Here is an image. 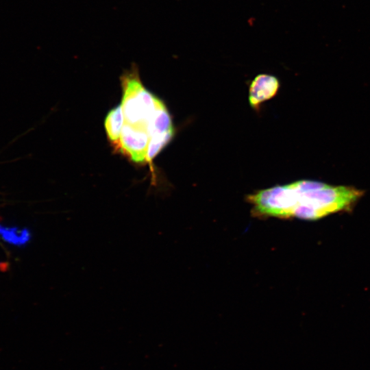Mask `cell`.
I'll use <instances>...</instances> for the list:
<instances>
[{"label": "cell", "mask_w": 370, "mask_h": 370, "mask_svg": "<svg viewBox=\"0 0 370 370\" xmlns=\"http://www.w3.org/2000/svg\"><path fill=\"white\" fill-rule=\"evenodd\" d=\"M0 234L4 240L13 244L21 245L29 241L30 234L27 230L17 229H7L0 227Z\"/></svg>", "instance_id": "8992f818"}, {"label": "cell", "mask_w": 370, "mask_h": 370, "mask_svg": "<svg viewBox=\"0 0 370 370\" xmlns=\"http://www.w3.org/2000/svg\"><path fill=\"white\" fill-rule=\"evenodd\" d=\"M364 191L352 186H331L315 181L304 193L297 218L314 221L330 214L349 211Z\"/></svg>", "instance_id": "6da1fadb"}, {"label": "cell", "mask_w": 370, "mask_h": 370, "mask_svg": "<svg viewBox=\"0 0 370 370\" xmlns=\"http://www.w3.org/2000/svg\"><path fill=\"white\" fill-rule=\"evenodd\" d=\"M149 136L146 130L125 123L120 138L114 146L136 164L147 162Z\"/></svg>", "instance_id": "3957f363"}, {"label": "cell", "mask_w": 370, "mask_h": 370, "mask_svg": "<svg viewBox=\"0 0 370 370\" xmlns=\"http://www.w3.org/2000/svg\"><path fill=\"white\" fill-rule=\"evenodd\" d=\"M280 87L278 79L269 74H258L251 81L249 86V101L253 108L273 97Z\"/></svg>", "instance_id": "277c9868"}, {"label": "cell", "mask_w": 370, "mask_h": 370, "mask_svg": "<svg viewBox=\"0 0 370 370\" xmlns=\"http://www.w3.org/2000/svg\"><path fill=\"white\" fill-rule=\"evenodd\" d=\"M124 123L125 120L121 105L111 109L105 118L104 127L107 137L114 146L120 138Z\"/></svg>", "instance_id": "5b68a950"}, {"label": "cell", "mask_w": 370, "mask_h": 370, "mask_svg": "<svg viewBox=\"0 0 370 370\" xmlns=\"http://www.w3.org/2000/svg\"><path fill=\"white\" fill-rule=\"evenodd\" d=\"M121 84V106L125 123L146 130L154 113L164 103L143 86L135 64L123 73Z\"/></svg>", "instance_id": "7a4b0ae2"}]
</instances>
